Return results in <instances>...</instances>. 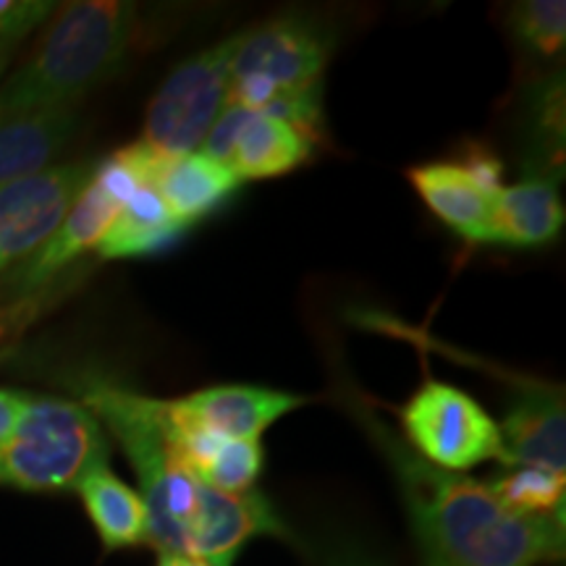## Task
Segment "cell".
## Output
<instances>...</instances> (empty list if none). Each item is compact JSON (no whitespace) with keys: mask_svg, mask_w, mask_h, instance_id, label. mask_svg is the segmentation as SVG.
Returning a JSON list of instances; mask_svg holds the SVG:
<instances>
[{"mask_svg":"<svg viewBox=\"0 0 566 566\" xmlns=\"http://www.w3.org/2000/svg\"><path fill=\"white\" fill-rule=\"evenodd\" d=\"M485 485L509 512L564 520L566 475H554L537 467H501L499 475L485 480Z\"/></svg>","mask_w":566,"mask_h":566,"instance_id":"obj_20","label":"cell"},{"mask_svg":"<svg viewBox=\"0 0 566 566\" xmlns=\"http://www.w3.org/2000/svg\"><path fill=\"white\" fill-rule=\"evenodd\" d=\"M239 34L189 55L155 90L142 142L168 158L197 153L229 105L231 59Z\"/></svg>","mask_w":566,"mask_h":566,"instance_id":"obj_6","label":"cell"},{"mask_svg":"<svg viewBox=\"0 0 566 566\" xmlns=\"http://www.w3.org/2000/svg\"><path fill=\"white\" fill-rule=\"evenodd\" d=\"M95 160L48 166L0 187V271L40 250L95 176Z\"/></svg>","mask_w":566,"mask_h":566,"instance_id":"obj_9","label":"cell"},{"mask_svg":"<svg viewBox=\"0 0 566 566\" xmlns=\"http://www.w3.org/2000/svg\"><path fill=\"white\" fill-rule=\"evenodd\" d=\"M181 566H208V564L197 562V558H184V556H181Z\"/></svg>","mask_w":566,"mask_h":566,"instance_id":"obj_28","label":"cell"},{"mask_svg":"<svg viewBox=\"0 0 566 566\" xmlns=\"http://www.w3.org/2000/svg\"><path fill=\"white\" fill-rule=\"evenodd\" d=\"M512 32L530 53L554 59L566 42V3L564 0H525L512 9Z\"/></svg>","mask_w":566,"mask_h":566,"instance_id":"obj_21","label":"cell"},{"mask_svg":"<svg viewBox=\"0 0 566 566\" xmlns=\"http://www.w3.org/2000/svg\"><path fill=\"white\" fill-rule=\"evenodd\" d=\"M111 462V438L87 407L30 396L9 443L0 449V485L24 493H69Z\"/></svg>","mask_w":566,"mask_h":566,"instance_id":"obj_4","label":"cell"},{"mask_svg":"<svg viewBox=\"0 0 566 566\" xmlns=\"http://www.w3.org/2000/svg\"><path fill=\"white\" fill-rule=\"evenodd\" d=\"M349 412L391 464L422 566H537L564 558V520L514 514L485 485L415 454L365 399Z\"/></svg>","mask_w":566,"mask_h":566,"instance_id":"obj_1","label":"cell"},{"mask_svg":"<svg viewBox=\"0 0 566 566\" xmlns=\"http://www.w3.org/2000/svg\"><path fill=\"white\" fill-rule=\"evenodd\" d=\"M184 233H187V226L176 221L155 187L145 184L126 200L116 221L105 231L97 244V254L103 260L153 258L179 242Z\"/></svg>","mask_w":566,"mask_h":566,"instance_id":"obj_17","label":"cell"},{"mask_svg":"<svg viewBox=\"0 0 566 566\" xmlns=\"http://www.w3.org/2000/svg\"><path fill=\"white\" fill-rule=\"evenodd\" d=\"M59 6L48 0H0V42L19 45L27 34L48 21Z\"/></svg>","mask_w":566,"mask_h":566,"instance_id":"obj_23","label":"cell"},{"mask_svg":"<svg viewBox=\"0 0 566 566\" xmlns=\"http://www.w3.org/2000/svg\"><path fill=\"white\" fill-rule=\"evenodd\" d=\"M61 384L101 420L137 472L147 509V546L187 558L216 491L184 464L168 399L134 391L95 365L69 367Z\"/></svg>","mask_w":566,"mask_h":566,"instance_id":"obj_2","label":"cell"},{"mask_svg":"<svg viewBox=\"0 0 566 566\" xmlns=\"http://www.w3.org/2000/svg\"><path fill=\"white\" fill-rule=\"evenodd\" d=\"M80 126L76 105L0 118V187L53 166Z\"/></svg>","mask_w":566,"mask_h":566,"instance_id":"obj_16","label":"cell"},{"mask_svg":"<svg viewBox=\"0 0 566 566\" xmlns=\"http://www.w3.org/2000/svg\"><path fill=\"white\" fill-rule=\"evenodd\" d=\"M315 566H388L370 546L346 533H321L307 546Z\"/></svg>","mask_w":566,"mask_h":566,"instance_id":"obj_22","label":"cell"},{"mask_svg":"<svg viewBox=\"0 0 566 566\" xmlns=\"http://www.w3.org/2000/svg\"><path fill=\"white\" fill-rule=\"evenodd\" d=\"M564 218L556 179L527 171L525 179L495 195L488 244L543 247L558 237Z\"/></svg>","mask_w":566,"mask_h":566,"instance_id":"obj_14","label":"cell"},{"mask_svg":"<svg viewBox=\"0 0 566 566\" xmlns=\"http://www.w3.org/2000/svg\"><path fill=\"white\" fill-rule=\"evenodd\" d=\"M19 45H11V42H0V82H3V74L6 69H9V63L13 59V53H17Z\"/></svg>","mask_w":566,"mask_h":566,"instance_id":"obj_26","label":"cell"},{"mask_svg":"<svg viewBox=\"0 0 566 566\" xmlns=\"http://www.w3.org/2000/svg\"><path fill=\"white\" fill-rule=\"evenodd\" d=\"M530 174L556 179V166L564 163V76L554 74L530 92L527 105Z\"/></svg>","mask_w":566,"mask_h":566,"instance_id":"obj_19","label":"cell"},{"mask_svg":"<svg viewBox=\"0 0 566 566\" xmlns=\"http://www.w3.org/2000/svg\"><path fill=\"white\" fill-rule=\"evenodd\" d=\"M242 189V181L223 163L205 153H189L171 158L163 168L155 192L181 226H195L231 202Z\"/></svg>","mask_w":566,"mask_h":566,"instance_id":"obj_15","label":"cell"},{"mask_svg":"<svg viewBox=\"0 0 566 566\" xmlns=\"http://www.w3.org/2000/svg\"><path fill=\"white\" fill-rule=\"evenodd\" d=\"M200 153L223 163L239 181L281 179L313 155V142L279 118L226 105L205 137Z\"/></svg>","mask_w":566,"mask_h":566,"instance_id":"obj_10","label":"cell"},{"mask_svg":"<svg viewBox=\"0 0 566 566\" xmlns=\"http://www.w3.org/2000/svg\"><path fill=\"white\" fill-rule=\"evenodd\" d=\"M139 34L124 0H76L53 13L30 59L0 82V118L69 108L116 76Z\"/></svg>","mask_w":566,"mask_h":566,"instance_id":"obj_3","label":"cell"},{"mask_svg":"<svg viewBox=\"0 0 566 566\" xmlns=\"http://www.w3.org/2000/svg\"><path fill=\"white\" fill-rule=\"evenodd\" d=\"M459 163H462L467 171L472 174V179H475L491 197H495L504 189V166H501V160L495 158L491 150H485V147L470 145L462 158H459Z\"/></svg>","mask_w":566,"mask_h":566,"instance_id":"obj_24","label":"cell"},{"mask_svg":"<svg viewBox=\"0 0 566 566\" xmlns=\"http://www.w3.org/2000/svg\"><path fill=\"white\" fill-rule=\"evenodd\" d=\"M307 401V396L263 386H210L181 399H168V417L176 428L221 438H260L275 420Z\"/></svg>","mask_w":566,"mask_h":566,"instance_id":"obj_11","label":"cell"},{"mask_svg":"<svg viewBox=\"0 0 566 566\" xmlns=\"http://www.w3.org/2000/svg\"><path fill=\"white\" fill-rule=\"evenodd\" d=\"M105 551L147 546V509L139 491L101 467L76 488Z\"/></svg>","mask_w":566,"mask_h":566,"instance_id":"obj_18","label":"cell"},{"mask_svg":"<svg viewBox=\"0 0 566 566\" xmlns=\"http://www.w3.org/2000/svg\"><path fill=\"white\" fill-rule=\"evenodd\" d=\"M155 566H181V556L166 554V551H158V564Z\"/></svg>","mask_w":566,"mask_h":566,"instance_id":"obj_27","label":"cell"},{"mask_svg":"<svg viewBox=\"0 0 566 566\" xmlns=\"http://www.w3.org/2000/svg\"><path fill=\"white\" fill-rule=\"evenodd\" d=\"M30 405V394L11 391V388H0V449L9 443L13 430H17L19 417Z\"/></svg>","mask_w":566,"mask_h":566,"instance_id":"obj_25","label":"cell"},{"mask_svg":"<svg viewBox=\"0 0 566 566\" xmlns=\"http://www.w3.org/2000/svg\"><path fill=\"white\" fill-rule=\"evenodd\" d=\"M396 415L405 430L401 441L438 470L464 475L504 457L499 422L470 394L443 380H424Z\"/></svg>","mask_w":566,"mask_h":566,"instance_id":"obj_7","label":"cell"},{"mask_svg":"<svg viewBox=\"0 0 566 566\" xmlns=\"http://www.w3.org/2000/svg\"><path fill=\"white\" fill-rule=\"evenodd\" d=\"M501 467H537L566 475V412L562 388L530 380L499 424Z\"/></svg>","mask_w":566,"mask_h":566,"instance_id":"obj_12","label":"cell"},{"mask_svg":"<svg viewBox=\"0 0 566 566\" xmlns=\"http://www.w3.org/2000/svg\"><path fill=\"white\" fill-rule=\"evenodd\" d=\"M409 184L433 216L464 242L488 244L493 200L459 160L422 163L407 171Z\"/></svg>","mask_w":566,"mask_h":566,"instance_id":"obj_13","label":"cell"},{"mask_svg":"<svg viewBox=\"0 0 566 566\" xmlns=\"http://www.w3.org/2000/svg\"><path fill=\"white\" fill-rule=\"evenodd\" d=\"M145 184V174L139 171V166H134V158L126 155V147L97 163L95 176L84 187L80 200L74 202V208L69 210V216L63 218L53 237L24 263L17 265L9 281L11 292L30 294L34 289L45 286L84 252L97 250V244L116 221L126 200Z\"/></svg>","mask_w":566,"mask_h":566,"instance_id":"obj_8","label":"cell"},{"mask_svg":"<svg viewBox=\"0 0 566 566\" xmlns=\"http://www.w3.org/2000/svg\"><path fill=\"white\" fill-rule=\"evenodd\" d=\"M331 34L313 19L289 13L239 32L231 59L229 105L265 113L283 97L325 87Z\"/></svg>","mask_w":566,"mask_h":566,"instance_id":"obj_5","label":"cell"}]
</instances>
